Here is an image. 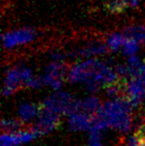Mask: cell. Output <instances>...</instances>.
<instances>
[{
	"mask_svg": "<svg viewBox=\"0 0 145 146\" xmlns=\"http://www.w3.org/2000/svg\"><path fill=\"white\" fill-rule=\"evenodd\" d=\"M101 131H91L89 139V146H103L101 142Z\"/></svg>",
	"mask_w": 145,
	"mask_h": 146,
	"instance_id": "d6986e66",
	"label": "cell"
},
{
	"mask_svg": "<svg viewBox=\"0 0 145 146\" xmlns=\"http://www.w3.org/2000/svg\"><path fill=\"white\" fill-rule=\"evenodd\" d=\"M135 134L139 137V139L141 140L142 145L145 146V121L138 127V129L136 130Z\"/></svg>",
	"mask_w": 145,
	"mask_h": 146,
	"instance_id": "7402d4cb",
	"label": "cell"
},
{
	"mask_svg": "<svg viewBox=\"0 0 145 146\" xmlns=\"http://www.w3.org/2000/svg\"><path fill=\"white\" fill-rule=\"evenodd\" d=\"M33 77V73L28 68H15L7 72L4 81L3 94L5 96H11L21 87H25V84Z\"/></svg>",
	"mask_w": 145,
	"mask_h": 146,
	"instance_id": "277c9868",
	"label": "cell"
},
{
	"mask_svg": "<svg viewBox=\"0 0 145 146\" xmlns=\"http://www.w3.org/2000/svg\"><path fill=\"white\" fill-rule=\"evenodd\" d=\"M139 45H138V41L133 38H127L125 43L122 46V50H123V54L126 56L130 57L135 55V53L138 51Z\"/></svg>",
	"mask_w": 145,
	"mask_h": 146,
	"instance_id": "ac0fdd59",
	"label": "cell"
},
{
	"mask_svg": "<svg viewBox=\"0 0 145 146\" xmlns=\"http://www.w3.org/2000/svg\"><path fill=\"white\" fill-rule=\"evenodd\" d=\"M23 123L24 122L22 120H18V119H14V118L4 119V120H2L1 123L2 131L5 133L18 132V131L22 130Z\"/></svg>",
	"mask_w": 145,
	"mask_h": 146,
	"instance_id": "9a60e30c",
	"label": "cell"
},
{
	"mask_svg": "<svg viewBox=\"0 0 145 146\" xmlns=\"http://www.w3.org/2000/svg\"><path fill=\"white\" fill-rule=\"evenodd\" d=\"M101 106L99 98H95V96H89V98H85L83 100L79 102V110L85 112V113H89L91 115H95V114L97 113Z\"/></svg>",
	"mask_w": 145,
	"mask_h": 146,
	"instance_id": "7c38bea8",
	"label": "cell"
},
{
	"mask_svg": "<svg viewBox=\"0 0 145 146\" xmlns=\"http://www.w3.org/2000/svg\"><path fill=\"white\" fill-rule=\"evenodd\" d=\"M36 33L31 28L19 29L13 32L6 33L2 37V42L5 48H13V47L29 43L35 38Z\"/></svg>",
	"mask_w": 145,
	"mask_h": 146,
	"instance_id": "ba28073f",
	"label": "cell"
},
{
	"mask_svg": "<svg viewBox=\"0 0 145 146\" xmlns=\"http://www.w3.org/2000/svg\"><path fill=\"white\" fill-rule=\"evenodd\" d=\"M124 35L127 38H133L138 42L145 43V26H133L124 30Z\"/></svg>",
	"mask_w": 145,
	"mask_h": 146,
	"instance_id": "2e32d148",
	"label": "cell"
},
{
	"mask_svg": "<svg viewBox=\"0 0 145 146\" xmlns=\"http://www.w3.org/2000/svg\"><path fill=\"white\" fill-rule=\"evenodd\" d=\"M59 123H60V115L58 113L42 108L41 113L36 119L33 129L38 133V135L46 134L56 129Z\"/></svg>",
	"mask_w": 145,
	"mask_h": 146,
	"instance_id": "52a82bcc",
	"label": "cell"
},
{
	"mask_svg": "<svg viewBox=\"0 0 145 146\" xmlns=\"http://www.w3.org/2000/svg\"><path fill=\"white\" fill-rule=\"evenodd\" d=\"M72 83H85L89 92H95L119 81L116 71L99 60H87L73 66L68 72Z\"/></svg>",
	"mask_w": 145,
	"mask_h": 146,
	"instance_id": "6da1fadb",
	"label": "cell"
},
{
	"mask_svg": "<svg viewBox=\"0 0 145 146\" xmlns=\"http://www.w3.org/2000/svg\"><path fill=\"white\" fill-rule=\"evenodd\" d=\"M133 106L125 96L111 98L101 106L95 114L107 127L127 132L131 127V111Z\"/></svg>",
	"mask_w": 145,
	"mask_h": 146,
	"instance_id": "7a4b0ae2",
	"label": "cell"
},
{
	"mask_svg": "<svg viewBox=\"0 0 145 146\" xmlns=\"http://www.w3.org/2000/svg\"><path fill=\"white\" fill-rule=\"evenodd\" d=\"M93 115L85 113L81 110L73 112L69 115V126L73 131L89 130Z\"/></svg>",
	"mask_w": 145,
	"mask_h": 146,
	"instance_id": "30bf717a",
	"label": "cell"
},
{
	"mask_svg": "<svg viewBox=\"0 0 145 146\" xmlns=\"http://www.w3.org/2000/svg\"><path fill=\"white\" fill-rule=\"evenodd\" d=\"M139 0H111L107 5V10L111 13H120L128 7L137 6Z\"/></svg>",
	"mask_w": 145,
	"mask_h": 146,
	"instance_id": "4fadbf2b",
	"label": "cell"
},
{
	"mask_svg": "<svg viewBox=\"0 0 145 146\" xmlns=\"http://www.w3.org/2000/svg\"><path fill=\"white\" fill-rule=\"evenodd\" d=\"M131 78H138L140 81L145 84V64L142 63L137 68H131Z\"/></svg>",
	"mask_w": 145,
	"mask_h": 146,
	"instance_id": "ffe728a7",
	"label": "cell"
},
{
	"mask_svg": "<svg viewBox=\"0 0 145 146\" xmlns=\"http://www.w3.org/2000/svg\"><path fill=\"white\" fill-rule=\"evenodd\" d=\"M107 52V46L103 44H91L85 48L79 51V55L83 57H91L97 56V55L105 54Z\"/></svg>",
	"mask_w": 145,
	"mask_h": 146,
	"instance_id": "5bb4252c",
	"label": "cell"
},
{
	"mask_svg": "<svg viewBox=\"0 0 145 146\" xmlns=\"http://www.w3.org/2000/svg\"><path fill=\"white\" fill-rule=\"evenodd\" d=\"M79 100H75L68 92H59L48 96L43 102L42 108L58 113L59 115H70L79 110Z\"/></svg>",
	"mask_w": 145,
	"mask_h": 146,
	"instance_id": "3957f363",
	"label": "cell"
},
{
	"mask_svg": "<svg viewBox=\"0 0 145 146\" xmlns=\"http://www.w3.org/2000/svg\"><path fill=\"white\" fill-rule=\"evenodd\" d=\"M39 136L34 129L31 130H20L14 133L3 132L1 136V146H19L33 140Z\"/></svg>",
	"mask_w": 145,
	"mask_h": 146,
	"instance_id": "9c48e42d",
	"label": "cell"
},
{
	"mask_svg": "<svg viewBox=\"0 0 145 146\" xmlns=\"http://www.w3.org/2000/svg\"><path fill=\"white\" fill-rule=\"evenodd\" d=\"M127 37L124 34H112L111 36H109V38L107 39V47L112 51H116L119 48H122L123 44L125 43Z\"/></svg>",
	"mask_w": 145,
	"mask_h": 146,
	"instance_id": "e0dca14e",
	"label": "cell"
},
{
	"mask_svg": "<svg viewBox=\"0 0 145 146\" xmlns=\"http://www.w3.org/2000/svg\"><path fill=\"white\" fill-rule=\"evenodd\" d=\"M67 74V67L64 61H53L47 67L46 72L41 78L44 85L51 87L53 90H59Z\"/></svg>",
	"mask_w": 145,
	"mask_h": 146,
	"instance_id": "5b68a950",
	"label": "cell"
},
{
	"mask_svg": "<svg viewBox=\"0 0 145 146\" xmlns=\"http://www.w3.org/2000/svg\"><path fill=\"white\" fill-rule=\"evenodd\" d=\"M125 146H143V145H142V142L139 139V137L136 134H134L126 139Z\"/></svg>",
	"mask_w": 145,
	"mask_h": 146,
	"instance_id": "44dd1931",
	"label": "cell"
},
{
	"mask_svg": "<svg viewBox=\"0 0 145 146\" xmlns=\"http://www.w3.org/2000/svg\"><path fill=\"white\" fill-rule=\"evenodd\" d=\"M41 110H42V108H40L37 104H31V102H26V104H22L19 106L18 114H19L20 120L26 123L30 122L32 120H36L38 116L40 115Z\"/></svg>",
	"mask_w": 145,
	"mask_h": 146,
	"instance_id": "8fae6325",
	"label": "cell"
},
{
	"mask_svg": "<svg viewBox=\"0 0 145 146\" xmlns=\"http://www.w3.org/2000/svg\"><path fill=\"white\" fill-rule=\"evenodd\" d=\"M123 96L129 100L133 108L138 106L145 98V84L138 78L125 80Z\"/></svg>",
	"mask_w": 145,
	"mask_h": 146,
	"instance_id": "8992f818",
	"label": "cell"
}]
</instances>
